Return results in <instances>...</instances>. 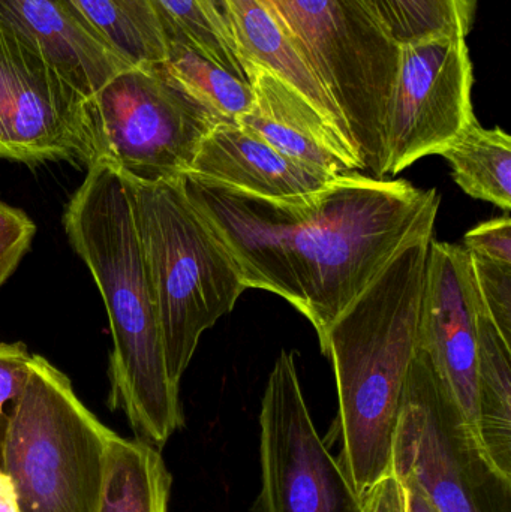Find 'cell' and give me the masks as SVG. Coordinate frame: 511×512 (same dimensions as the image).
<instances>
[{"label": "cell", "instance_id": "cell-1", "mask_svg": "<svg viewBox=\"0 0 511 512\" xmlns=\"http://www.w3.org/2000/svg\"><path fill=\"white\" fill-rule=\"evenodd\" d=\"M182 185L246 289L285 298L312 322L320 343L402 246L434 233L441 204L437 189L357 171L297 201L267 200L194 174Z\"/></svg>", "mask_w": 511, "mask_h": 512}, {"label": "cell", "instance_id": "cell-2", "mask_svg": "<svg viewBox=\"0 0 511 512\" xmlns=\"http://www.w3.org/2000/svg\"><path fill=\"white\" fill-rule=\"evenodd\" d=\"M66 236L89 267L110 321V406L138 441L161 448L183 426L180 387L165 363L128 180L110 165L87 167L65 215Z\"/></svg>", "mask_w": 511, "mask_h": 512}, {"label": "cell", "instance_id": "cell-3", "mask_svg": "<svg viewBox=\"0 0 511 512\" xmlns=\"http://www.w3.org/2000/svg\"><path fill=\"white\" fill-rule=\"evenodd\" d=\"M432 239L423 234L402 246L321 342L338 385V462L359 498L390 474L405 382L419 346Z\"/></svg>", "mask_w": 511, "mask_h": 512}, {"label": "cell", "instance_id": "cell-4", "mask_svg": "<svg viewBox=\"0 0 511 512\" xmlns=\"http://www.w3.org/2000/svg\"><path fill=\"white\" fill-rule=\"evenodd\" d=\"M128 182L168 375L180 387L204 331L234 309L246 286L233 256L186 195L182 177Z\"/></svg>", "mask_w": 511, "mask_h": 512}, {"label": "cell", "instance_id": "cell-5", "mask_svg": "<svg viewBox=\"0 0 511 512\" xmlns=\"http://www.w3.org/2000/svg\"><path fill=\"white\" fill-rule=\"evenodd\" d=\"M114 435L78 399L65 373L32 355L2 450L21 512H96Z\"/></svg>", "mask_w": 511, "mask_h": 512}, {"label": "cell", "instance_id": "cell-6", "mask_svg": "<svg viewBox=\"0 0 511 512\" xmlns=\"http://www.w3.org/2000/svg\"><path fill=\"white\" fill-rule=\"evenodd\" d=\"M338 105L363 171L384 179L399 45L372 0H260Z\"/></svg>", "mask_w": 511, "mask_h": 512}, {"label": "cell", "instance_id": "cell-7", "mask_svg": "<svg viewBox=\"0 0 511 512\" xmlns=\"http://www.w3.org/2000/svg\"><path fill=\"white\" fill-rule=\"evenodd\" d=\"M390 472L413 484L438 512H511V480L483 453L420 343L405 382Z\"/></svg>", "mask_w": 511, "mask_h": 512}, {"label": "cell", "instance_id": "cell-8", "mask_svg": "<svg viewBox=\"0 0 511 512\" xmlns=\"http://www.w3.org/2000/svg\"><path fill=\"white\" fill-rule=\"evenodd\" d=\"M218 123L222 120L170 80L158 63H140L87 101V167L110 165L137 183L180 179Z\"/></svg>", "mask_w": 511, "mask_h": 512}, {"label": "cell", "instance_id": "cell-9", "mask_svg": "<svg viewBox=\"0 0 511 512\" xmlns=\"http://www.w3.org/2000/svg\"><path fill=\"white\" fill-rule=\"evenodd\" d=\"M260 427V512H365L315 429L291 352L270 372Z\"/></svg>", "mask_w": 511, "mask_h": 512}, {"label": "cell", "instance_id": "cell-10", "mask_svg": "<svg viewBox=\"0 0 511 512\" xmlns=\"http://www.w3.org/2000/svg\"><path fill=\"white\" fill-rule=\"evenodd\" d=\"M89 98L42 48L0 23V159L87 167Z\"/></svg>", "mask_w": 511, "mask_h": 512}, {"label": "cell", "instance_id": "cell-11", "mask_svg": "<svg viewBox=\"0 0 511 512\" xmlns=\"http://www.w3.org/2000/svg\"><path fill=\"white\" fill-rule=\"evenodd\" d=\"M467 38L443 36L399 45L387 113L386 176L419 159L441 155L476 117Z\"/></svg>", "mask_w": 511, "mask_h": 512}, {"label": "cell", "instance_id": "cell-12", "mask_svg": "<svg viewBox=\"0 0 511 512\" xmlns=\"http://www.w3.org/2000/svg\"><path fill=\"white\" fill-rule=\"evenodd\" d=\"M480 313L482 303L467 249L432 239L419 343L431 355L476 435Z\"/></svg>", "mask_w": 511, "mask_h": 512}, {"label": "cell", "instance_id": "cell-13", "mask_svg": "<svg viewBox=\"0 0 511 512\" xmlns=\"http://www.w3.org/2000/svg\"><path fill=\"white\" fill-rule=\"evenodd\" d=\"M254 105L236 120L278 152L299 164L330 176L363 171L351 144L278 75L251 60H243Z\"/></svg>", "mask_w": 511, "mask_h": 512}, {"label": "cell", "instance_id": "cell-14", "mask_svg": "<svg viewBox=\"0 0 511 512\" xmlns=\"http://www.w3.org/2000/svg\"><path fill=\"white\" fill-rule=\"evenodd\" d=\"M186 174L275 201L300 200L338 177L287 158L237 122L218 123L204 137Z\"/></svg>", "mask_w": 511, "mask_h": 512}, {"label": "cell", "instance_id": "cell-15", "mask_svg": "<svg viewBox=\"0 0 511 512\" xmlns=\"http://www.w3.org/2000/svg\"><path fill=\"white\" fill-rule=\"evenodd\" d=\"M0 23L42 48L90 96L135 66L66 0H0Z\"/></svg>", "mask_w": 511, "mask_h": 512}, {"label": "cell", "instance_id": "cell-16", "mask_svg": "<svg viewBox=\"0 0 511 512\" xmlns=\"http://www.w3.org/2000/svg\"><path fill=\"white\" fill-rule=\"evenodd\" d=\"M224 2L242 62L251 60L278 75L306 101L311 102L318 113L356 150L338 105L260 0Z\"/></svg>", "mask_w": 511, "mask_h": 512}, {"label": "cell", "instance_id": "cell-17", "mask_svg": "<svg viewBox=\"0 0 511 512\" xmlns=\"http://www.w3.org/2000/svg\"><path fill=\"white\" fill-rule=\"evenodd\" d=\"M477 435L491 465L511 480V346L483 310L479 319Z\"/></svg>", "mask_w": 511, "mask_h": 512}, {"label": "cell", "instance_id": "cell-18", "mask_svg": "<svg viewBox=\"0 0 511 512\" xmlns=\"http://www.w3.org/2000/svg\"><path fill=\"white\" fill-rule=\"evenodd\" d=\"M171 483L158 448L114 435L96 512H168Z\"/></svg>", "mask_w": 511, "mask_h": 512}, {"label": "cell", "instance_id": "cell-19", "mask_svg": "<svg viewBox=\"0 0 511 512\" xmlns=\"http://www.w3.org/2000/svg\"><path fill=\"white\" fill-rule=\"evenodd\" d=\"M441 156L453 168L459 188L477 200L511 209V138L501 128L486 129L474 117Z\"/></svg>", "mask_w": 511, "mask_h": 512}, {"label": "cell", "instance_id": "cell-20", "mask_svg": "<svg viewBox=\"0 0 511 512\" xmlns=\"http://www.w3.org/2000/svg\"><path fill=\"white\" fill-rule=\"evenodd\" d=\"M165 75L222 122H236L254 105L251 83L231 74L179 39H171L164 62Z\"/></svg>", "mask_w": 511, "mask_h": 512}, {"label": "cell", "instance_id": "cell-21", "mask_svg": "<svg viewBox=\"0 0 511 512\" xmlns=\"http://www.w3.org/2000/svg\"><path fill=\"white\" fill-rule=\"evenodd\" d=\"M171 39H179L212 62L248 81L224 0H153Z\"/></svg>", "mask_w": 511, "mask_h": 512}, {"label": "cell", "instance_id": "cell-22", "mask_svg": "<svg viewBox=\"0 0 511 512\" xmlns=\"http://www.w3.org/2000/svg\"><path fill=\"white\" fill-rule=\"evenodd\" d=\"M398 45L461 35L473 27L477 0H372Z\"/></svg>", "mask_w": 511, "mask_h": 512}, {"label": "cell", "instance_id": "cell-23", "mask_svg": "<svg viewBox=\"0 0 511 512\" xmlns=\"http://www.w3.org/2000/svg\"><path fill=\"white\" fill-rule=\"evenodd\" d=\"M111 47L135 65L159 63L155 50L119 0H66Z\"/></svg>", "mask_w": 511, "mask_h": 512}, {"label": "cell", "instance_id": "cell-24", "mask_svg": "<svg viewBox=\"0 0 511 512\" xmlns=\"http://www.w3.org/2000/svg\"><path fill=\"white\" fill-rule=\"evenodd\" d=\"M470 258L483 313L511 346V264L474 254Z\"/></svg>", "mask_w": 511, "mask_h": 512}, {"label": "cell", "instance_id": "cell-25", "mask_svg": "<svg viewBox=\"0 0 511 512\" xmlns=\"http://www.w3.org/2000/svg\"><path fill=\"white\" fill-rule=\"evenodd\" d=\"M32 354L23 342H0V469L2 468L3 438L12 405L23 393L29 378Z\"/></svg>", "mask_w": 511, "mask_h": 512}, {"label": "cell", "instance_id": "cell-26", "mask_svg": "<svg viewBox=\"0 0 511 512\" xmlns=\"http://www.w3.org/2000/svg\"><path fill=\"white\" fill-rule=\"evenodd\" d=\"M36 225L23 210L0 201V288L29 251Z\"/></svg>", "mask_w": 511, "mask_h": 512}, {"label": "cell", "instance_id": "cell-27", "mask_svg": "<svg viewBox=\"0 0 511 512\" xmlns=\"http://www.w3.org/2000/svg\"><path fill=\"white\" fill-rule=\"evenodd\" d=\"M464 248L470 254L485 256L498 262L511 264V219L509 213L503 218L483 222L468 231Z\"/></svg>", "mask_w": 511, "mask_h": 512}, {"label": "cell", "instance_id": "cell-28", "mask_svg": "<svg viewBox=\"0 0 511 512\" xmlns=\"http://www.w3.org/2000/svg\"><path fill=\"white\" fill-rule=\"evenodd\" d=\"M119 2L126 14L137 24L144 38L152 45L156 56L159 57V62H164L168 54L170 35L156 3L153 0H119Z\"/></svg>", "mask_w": 511, "mask_h": 512}, {"label": "cell", "instance_id": "cell-29", "mask_svg": "<svg viewBox=\"0 0 511 512\" xmlns=\"http://www.w3.org/2000/svg\"><path fill=\"white\" fill-rule=\"evenodd\" d=\"M365 512H402V486L390 472L369 492L360 496Z\"/></svg>", "mask_w": 511, "mask_h": 512}, {"label": "cell", "instance_id": "cell-30", "mask_svg": "<svg viewBox=\"0 0 511 512\" xmlns=\"http://www.w3.org/2000/svg\"><path fill=\"white\" fill-rule=\"evenodd\" d=\"M399 483L402 486V512H438L413 484L404 480Z\"/></svg>", "mask_w": 511, "mask_h": 512}, {"label": "cell", "instance_id": "cell-31", "mask_svg": "<svg viewBox=\"0 0 511 512\" xmlns=\"http://www.w3.org/2000/svg\"><path fill=\"white\" fill-rule=\"evenodd\" d=\"M0 512H21L17 490L3 469H0Z\"/></svg>", "mask_w": 511, "mask_h": 512}]
</instances>
